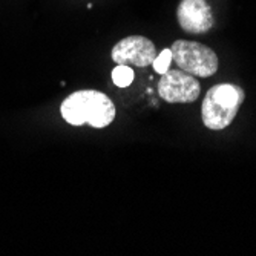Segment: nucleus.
<instances>
[{
    "label": "nucleus",
    "mask_w": 256,
    "mask_h": 256,
    "mask_svg": "<svg viewBox=\"0 0 256 256\" xmlns=\"http://www.w3.org/2000/svg\"><path fill=\"white\" fill-rule=\"evenodd\" d=\"M62 117L72 126L89 124L96 129L109 126L115 118L114 102L100 90H77L63 100L60 106Z\"/></svg>",
    "instance_id": "obj_1"
},
{
    "label": "nucleus",
    "mask_w": 256,
    "mask_h": 256,
    "mask_svg": "<svg viewBox=\"0 0 256 256\" xmlns=\"http://www.w3.org/2000/svg\"><path fill=\"white\" fill-rule=\"evenodd\" d=\"M246 100L241 86L232 83L215 84L207 90L201 104V118L207 129L222 130L236 118L238 110Z\"/></svg>",
    "instance_id": "obj_2"
},
{
    "label": "nucleus",
    "mask_w": 256,
    "mask_h": 256,
    "mask_svg": "<svg viewBox=\"0 0 256 256\" xmlns=\"http://www.w3.org/2000/svg\"><path fill=\"white\" fill-rule=\"evenodd\" d=\"M169 50L176 66L195 77H212L220 68L218 56L207 44L190 40H176Z\"/></svg>",
    "instance_id": "obj_3"
},
{
    "label": "nucleus",
    "mask_w": 256,
    "mask_h": 256,
    "mask_svg": "<svg viewBox=\"0 0 256 256\" xmlns=\"http://www.w3.org/2000/svg\"><path fill=\"white\" fill-rule=\"evenodd\" d=\"M158 94L168 103H194L201 94V84L195 76L182 69H169L161 74Z\"/></svg>",
    "instance_id": "obj_4"
},
{
    "label": "nucleus",
    "mask_w": 256,
    "mask_h": 256,
    "mask_svg": "<svg viewBox=\"0 0 256 256\" xmlns=\"http://www.w3.org/2000/svg\"><path fill=\"white\" fill-rule=\"evenodd\" d=\"M155 43L144 36H129L120 40L110 51V57L117 64L148 68L156 58Z\"/></svg>",
    "instance_id": "obj_5"
},
{
    "label": "nucleus",
    "mask_w": 256,
    "mask_h": 256,
    "mask_svg": "<svg viewBox=\"0 0 256 256\" xmlns=\"http://www.w3.org/2000/svg\"><path fill=\"white\" fill-rule=\"evenodd\" d=\"M176 20L181 30L189 34L208 32L215 25L207 0H181L176 6Z\"/></svg>",
    "instance_id": "obj_6"
},
{
    "label": "nucleus",
    "mask_w": 256,
    "mask_h": 256,
    "mask_svg": "<svg viewBox=\"0 0 256 256\" xmlns=\"http://www.w3.org/2000/svg\"><path fill=\"white\" fill-rule=\"evenodd\" d=\"M112 82L118 88H128L134 82V71L126 64H117L112 71Z\"/></svg>",
    "instance_id": "obj_7"
},
{
    "label": "nucleus",
    "mask_w": 256,
    "mask_h": 256,
    "mask_svg": "<svg viewBox=\"0 0 256 256\" xmlns=\"http://www.w3.org/2000/svg\"><path fill=\"white\" fill-rule=\"evenodd\" d=\"M170 62H172V52H170L169 48H166V50H162L160 52V56H156V58L154 60L152 66L155 69V72L161 76V74H164L166 71H169Z\"/></svg>",
    "instance_id": "obj_8"
}]
</instances>
